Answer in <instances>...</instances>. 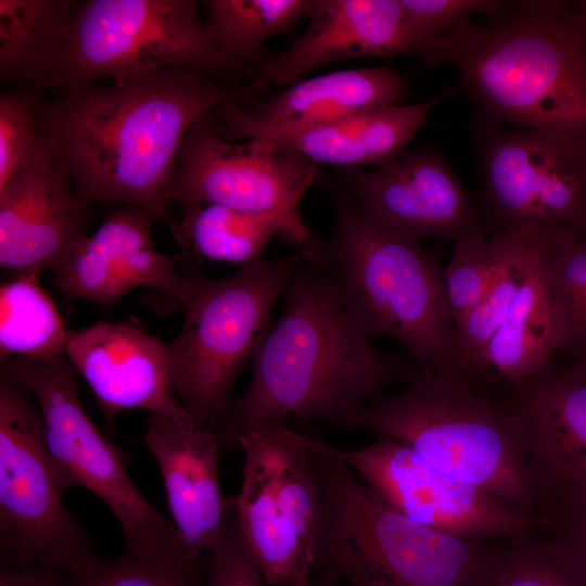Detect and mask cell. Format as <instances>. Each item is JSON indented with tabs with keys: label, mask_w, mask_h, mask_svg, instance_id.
I'll use <instances>...</instances> for the list:
<instances>
[{
	"label": "cell",
	"mask_w": 586,
	"mask_h": 586,
	"mask_svg": "<svg viewBox=\"0 0 586 586\" xmlns=\"http://www.w3.org/2000/svg\"><path fill=\"white\" fill-rule=\"evenodd\" d=\"M241 530L267 586H309L316 571L318 495L306 435L283 420L240 436Z\"/></svg>",
	"instance_id": "obj_12"
},
{
	"label": "cell",
	"mask_w": 586,
	"mask_h": 586,
	"mask_svg": "<svg viewBox=\"0 0 586 586\" xmlns=\"http://www.w3.org/2000/svg\"><path fill=\"white\" fill-rule=\"evenodd\" d=\"M346 190L367 209L400 230L422 239L454 241L482 233L475 209L446 160L421 148L391 163L342 171Z\"/></svg>",
	"instance_id": "obj_19"
},
{
	"label": "cell",
	"mask_w": 586,
	"mask_h": 586,
	"mask_svg": "<svg viewBox=\"0 0 586 586\" xmlns=\"http://www.w3.org/2000/svg\"><path fill=\"white\" fill-rule=\"evenodd\" d=\"M69 331L39 275H15L0 285V360L64 354Z\"/></svg>",
	"instance_id": "obj_29"
},
{
	"label": "cell",
	"mask_w": 586,
	"mask_h": 586,
	"mask_svg": "<svg viewBox=\"0 0 586 586\" xmlns=\"http://www.w3.org/2000/svg\"><path fill=\"white\" fill-rule=\"evenodd\" d=\"M206 557L125 548L118 557L100 558L72 578L75 586H203Z\"/></svg>",
	"instance_id": "obj_32"
},
{
	"label": "cell",
	"mask_w": 586,
	"mask_h": 586,
	"mask_svg": "<svg viewBox=\"0 0 586 586\" xmlns=\"http://www.w3.org/2000/svg\"><path fill=\"white\" fill-rule=\"evenodd\" d=\"M407 84V76L390 66L334 71L296 81L265 102L238 105V110L258 125L314 126L397 104L408 93Z\"/></svg>",
	"instance_id": "obj_23"
},
{
	"label": "cell",
	"mask_w": 586,
	"mask_h": 586,
	"mask_svg": "<svg viewBox=\"0 0 586 586\" xmlns=\"http://www.w3.org/2000/svg\"><path fill=\"white\" fill-rule=\"evenodd\" d=\"M79 1L0 0V75L42 89Z\"/></svg>",
	"instance_id": "obj_26"
},
{
	"label": "cell",
	"mask_w": 586,
	"mask_h": 586,
	"mask_svg": "<svg viewBox=\"0 0 586 586\" xmlns=\"http://www.w3.org/2000/svg\"><path fill=\"white\" fill-rule=\"evenodd\" d=\"M283 296V313L254 353L251 382L216 431L221 449L289 416L345 430L369 400L405 382L412 364L372 344L328 268L301 258Z\"/></svg>",
	"instance_id": "obj_2"
},
{
	"label": "cell",
	"mask_w": 586,
	"mask_h": 586,
	"mask_svg": "<svg viewBox=\"0 0 586 586\" xmlns=\"http://www.w3.org/2000/svg\"><path fill=\"white\" fill-rule=\"evenodd\" d=\"M545 263L563 319L565 346H586V240L559 235L548 245Z\"/></svg>",
	"instance_id": "obj_33"
},
{
	"label": "cell",
	"mask_w": 586,
	"mask_h": 586,
	"mask_svg": "<svg viewBox=\"0 0 586 586\" xmlns=\"http://www.w3.org/2000/svg\"><path fill=\"white\" fill-rule=\"evenodd\" d=\"M405 383L398 394L374 396L345 430L364 429L394 440L442 473L538 525L515 411L458 372H429L412 361Z\"/></svg>",
	"instance_id": "obj_4"
},
{
	"label": "cell",
	"mask_w": 586,
	"mask_h": 586,
	"mask_svg": "<svg viewBox=\"0 0 586 586\" xmlns=\"http://www.w3.org/2000/svg\"><path fill=\"white\" fill-rule=\"evenodd\" d=\"M144 443L162 476L171 523L183 550L204 558L213 549L227 507L218 473L217 433L192 418L151 413Z\"/></svg>",
	"instance_id": "obj_22"
},
{
	"label": "cell",
	"mask_w": 586,
	"mask_h": 586,
	"mask_svg": "<svg viewBox=\"0 0 586 586\" xmlns=\"http://www.w3.org/2000/svg\"><path fill=\"white\" fill-rule=\"evenodd\" d=\"M207 561L205 586H267L241 530L234 495L227 497L225 519Z\"/></svg>",
	"instance_id": "obj_34"
},
{
	"label": "cell",
	"mask_w": 586,
	"mask_h": 586,
	"mask_svg": "<svg viewBox=\"0 0 586 586\" xmlns=\"http://www.w3.org/2000/svg\"><path fill=\"white\" fill-rule=\"evenodd\" d=\"M569 545L586 562V507L555 530H549Z\"/></svg>",
	"instance_id": "obj_38"
},
{
	"label": "cell",
	"mask_w": 586,
	"mask_h": 586,
	"mask_svg": "<svg viewBox=\"0 0 586 586\" xmlns=\"http://www.w3.org/2000/svg\"><path fill=\"white\" fill-rule=\"evenodd\" d=\"M309 448L344 462L388 506L441 532L469 539L512 537L537 524L492 496L436 470L388 437L344 449L306 435Z\"/></svg>",
	"instance_id": "obj_14"
},
{
	"label": "cell",
	"mask_w": 586,
	"mask_h": 586,
	"mask_svg": "<svg viewBox=\"0 0 586 586\" xmlns=\"http://www.w3.org/2000/svg\"><path fill=\"white\" fill-rule=\"evenodd\" d=\"M522 230L494 238L482 232L455 242L444 267L446 296L455 326L483 297L505 267Z\"/></svg>",
	"instance_id": "obj_31"
},
{
	"label": "cell",
	"mask_w": 586,
	"mask_h": 586,
	"mask_svg": "<svg viewBox=\"0 0 586 586\" xmlns=\"http://www.w3.org/2000/svg\"><path fill=\"white\" fill-rule=\"evenodd\" d=\"M38 107L29 92L0 94V188L11 179L40 137Z\"/></svg>",
	"instance_id": "obj_35"
},
{
	"label": "cell",
	"mask_w": 586,
	"mask_h": 586,
	"mask_svg": "<svg viewBox=\"0 0 586 586\" xmlns=\"http://www.w3.org/2000/svg\"><path fill=\"white\" fill-rule=\"evenodd\" d=\"M1 369L21 381L39 406L51 470L62 494L82 487L101 499L120 525L125 548L183 550L171 521L130 480L125 453L88 417L78 395L79 374L65 354L13 358Z\"/></svg>",
	"instance_id": "obj_9"
},
{
	"label": "cell",
	"mask_w": 586,
	"mask_h": 586,
	"mask_svg": "<svg viewBox=\"0 0 586 586\" xmlns=\"http://www.w3.org/2000/svg\"><path fill=\"white\" fill-rule=\"evenodd\" d=\"M300 260L297 254L260 258L222 279L186 272L183 323L165 347L173 391L196 424L217 431L226 422L234 383Z\"/></svg>",
	"instance_id": "obj_7"
},
{
	"label": "cell",
	"mask_w": 586,
	"mask_h": 586,
	"mask_svg": "<svg viewBox=\"0 0 586 586\" xmlns=\"http://www.w3.org/2000/svg\"><path fill=\"white\" fill-rule=\"evenodd\" d=\"M572 374L586 382V348L574 367L569 370Z\"/></svg>",
	"instance_id": "obj_40"
},
{
	"label": "cell",
	"mask_w": 586,
	"mask_h": 586,
	"mask_svg": "<svg viewBox=\"0 0 586 586\" xmlns=\"http://www.w3.org/2000/svg\"><path fill=\"white\" fill-rule=\"evenodd\" d=\"M494 586H586V562L537 525L509 538Z\"/></svg>",
	"instance_id": "obj_30"
},
{
	"label": "cell",
	"mask_w": 586,
	"mask_h": 586,
	"mask_svg": "<svg viewBox=\"0 0 586 586\" xmlns=\"http://www.w3.org/2000/svg\"><path fill=\"white\" fill-rule=\"evenodd\" d=\"M476 120L586 141V15L577 1H520L448 37Z\"/></svg>",
	"instance_id": "obj_3"
},
{
	"label": "cell",
	"mask_w": 586,
	"mask_h": 586,
	"mask_svg": "<svg viewBox=\"0 0 586 586\" xmlns=\"http://www.w3.org/2000/svg\"><path fill=\"white\" fill-rule=\"evenodd\" d=\"M340 578L330 571L316 570L309 586H339Z\"/></svg>",
	"instance_id": "obj_39"
},
{
	"label": "cell",
	"mask_w": 586,
	"mask_h": 586,
	"mask_svg": "<svg viewBox=\"0 0 586 586\" xmlns=\"http://www.w3.org/2000/svg\"><path fill=\"white\" fill-rule=\"evenodd\" d=\"M557 231L525 228L511 257L476 305L455 326L456 366L475 388L491 372L487 349L504 322L528 264L540 244Z\"/></svg>",
	"instance_id": "obj_28"
},
{
	"label": "cell",
	"mask_w": 586,
	"mask_h": 586,
	"mask_svg": "<svg viewBox=\"0 0 586 586\" xmlns=\"http://www.w3.org/2000/svg\"><path fill=\"white\" fill-rule=\"evenodd\" d=\"M453 94L454 90H448L424 102L392 104L336 122L296 128L252 123L240 114V104H227L214 111V126L228 140H271L316 164L380 167L402 155L430 112Z\"/></svg>",
	"instance_id": "obj_21"
},
{
	"label": "cell",
	"mask_w": 586,
	"mask_h": 586,
	"mask_svg": "<svg viewBox=\"0 0 586 586\" xmlns=\"http://www.w3.org/2000/svg\"><path fill=\"white\" fill-rule=\"evenodd\" d=\"M199 7L194 0L79 1L42 89L124 82L174 67L243 72L215 46Z\"/></svg>",
	"instance_id": "obj_8"
},
{
	"label": "cell",
	"mask_w": 586,
	"mask_h": 586,
	"mask_svg": "<svg viewBox=\"0 0 586 586\" xmlns=\"http://www.w3.org/2000/svg\"><path fill=\"white\" fill-rule=\"evenodd\" d=\"M182 211L181 220L169 227L183 255L193 253L244 267L260 259L272 237L278 235L295 245L305 263L324 264L326 243L300 212L255 214L216 204L191 205Z\"/></svg>",
	"instance_id": "obj_24"
},
{
	"label": "cell",
	"mask_w": 586,
	"mask_h": 586,
	"mask_svg": "<svg viewBox=\"0 0 586 586\" xmlns=\"http://www.w3.org/2000/svg\"><path fill=\"white\" fill-rule=\"evenodd\" d=\"M508 385L506 403L522 423L538 526L555 530L586 507V382L549 364Z\"/></svg>",
	"instance_id": "obj_15"
},
{
	"label": "cell",
	"mask_w": 586,
	"mask_h": 586,
	"mask_svg": "<svg viewBox=\"0 0 586 586\" xmlns=\"http://www.w3.org/2000/svg\"><path fill=\"white\" fill-rule=\"evenodd\" d=\"M64 354L88 384L107 428L130 409L191 418L173 391L165 344L138 326L99 321L71 330Z\"/></svg>",
	"instance_id": "obj_20"
},
{
	"label": "cell",
	"mask_w": 586,
	"mask_h": 586,
	"mask_svg": "<svg viewBox=\"0 0 586 586\" xmlns=\"http://www.w3.org/2000/svg\"><path fill=\"white\" fill-rule=\"evenodd\" d=\"M474 129L487 237L538 228L586 240V141L476 119Z\"/></svg>",
	"instance_id": "obj_11"
},
{
	"label": "cell",
	"mask_w": 586,
	"mask_h": 586,
	"mask_svg": "<svg viewBox=\"0 0 586 586\" xmlns=\"http://www.w3.org/2000/svg\"><path fill=\"white\" fill-rule=\"evenodd\" d=\"M400 3L415 27L431 38H448L471 24L472 16L496 18L509 7L499 0H400Z\"/></svg>",
	"instance_id": "obj_36"
},
{
	"label": "cell",
	"mask_w": 586,
	"mask_h": 586,
	"mask_svg": "<svg viewBox=\"0 0 586 586\" xmlns=\"http://www.w3.org/2000/svg\"><path fill=\"white\" fill-rule=\"evenodd\" d=\"M309 449L318 495L316 570L349 586H494L502 547L404 515L344 462Z\"/></svg>",
	"instance_id": "obj_5"
},
{
	"label": "cell",
	"mask_w": 586,
	"mask_h": 586,
	"mask_svg": "<svg viewBox=\"0 0 586 586\" xmlns=\"http://www.w3.org/2000/svg\"><path fill=\"white\" fill-rule=\"evenodd\" d=\"M266 86H225L189 67L79 84L38 107V129L87 203L135 206L170 226L169 188L187 132L222 105L256 102Z\"/></svg>",
	"instance_id": "obj_1"
},
{
	"label": "cell",
	"mask_w": 586,
	"mask_h": 586,
	"mask_svg": "<svg viewBox=\"0 0 586 586\" xmlns=\"http://www.w3.org/2000/svg\"><path fill=\"white\" fill-rule=\"evenodd\" d=\"M61 496L39 406L21 381L1 369L0 565H42L74 577L101 558Z\"/></svg>",
	"instance_id": "obj_10"
},
{
	"label": "cell",
	"mask_w": 586,
	"mask_h": 586,
	"mask_svg": "<svg viewBox=\"0 0 586 586\" xmlns=\"http://www.w3.org/2000/svg\"><path fill=\"white\" fill-rule=\"evenodd\" d=\"M324 265L365 333L393 337L429 372H458L444 267L421 239L388 224L346 189L333 193ZM463 377V375H462Z\"/></svg>",
	"instance_id": "obj_6"
},
{
	"label": "cell",
	"mask_w": 586,
	"mask_h": 586,
	"mask_svg": "<svg viewBox=\"0 0 586 586\" xmlns=\"http://www.w3.org/2000/svg\"><path fill=\"white\" fill-rule=\"evenodd\" d=\"M0 586H75V584L69 574L49 566L0 565Z\"/></svg>",
	"instance_id": "obj_37"
},
{
	"label": "cell",
	"mask_w": 586,
	"mask_h": 586,
	"mask_svg": "<svg viewBox=\"0 0 586 586\" xmlns=\"http://www.w3.org/2000/svg\"><path fill=\"white\" fill-rule=\"evenodd\" d=\"M317 0H207L206 30L215 46L243 72L265 59L270 37L288 33L309 16Z\"/></svg>",
	"instance_id": "obj_27"
},
{
	"label": "cell",
	"mask_w": 586,
	"mask_h": 586,
	"mask_svg": "<svg viewBox=\"0 0 586 586\" xmlns=\"http://www.w3.org/2000/svg\"><path fill=\"white\" fill-rule=\"evenodd\" d=\"M213 112L201 117L182 140L170 202L181 208L216 204L255 214L300 212L318 164L271 140H228L215 129Z\"/></svg>",
	"instance_id": "obj_13"
},
{
	"label": "cell",
	"mask_w": 586,
	"mask_h": 586,
	"mask_svg": "<svg viewBox=\"0 0 586 586\" xmlns=\"http://www.w3.org/2000/svg\"><path fill=\"white\" fill-rule=\"evenodd\" d=\"M453 51V39L419 31L400 0H317L303 34L255 72L265 84L292 85L339 60L413 55L436 66L450 63Z\"/></svg>",
	"instance_id": "obj_16"
},
{
	"label": "cell",
	"mask_w": 586,
	"mask_h": 586,
	"mask_svg": "<svg viewBox=\"0 0 586 586\" xmlns=\"http://www.w3.org/2000/svg\"><path fill=\"white\" fill-rule=\"evenodd\" d=\"M153 221L152 215L135 206L111 211L98 229L53 270L54 284L68 298L107 309L138 286L166 293L183 305L190 283L187 275L175 267L182 255L156 250Z\"/></svg>",
	"instance_id": "obj_18"
},
{
	"label": "cell",
	"mask_w": 586,
	"mask_h": 586,
	"mask_svg": "<svg viewBox=\"0 0 586 586\" xmlns=\"http://www.w3.org/2000/svg\"><path fill=\"white\" fill-rule=\"evenodd\" d=\"M91 206L40 135L0 188L1 267L36 275L55 270L88 237Z\"/></svg>",
	"instance_id": "obj_17"
},
{
	"label": "cell",
	"mask_w": 586,
	"mask_h": 586,
	"mask_svg": "<svg viewBox=\"0 0 586 586\" xmlns=\"http://www.w3.org/2000/svg\"><path fill=\"white\" fill-rule=\"evenodd\" d=\"M562 232H552L533 255L511 307L487 349L491 374L522 381L550 364L565 346L563 319L550 285L545 254Z\"/></svg>",
	"instance_id": "obj_25"
}]
</instances>
